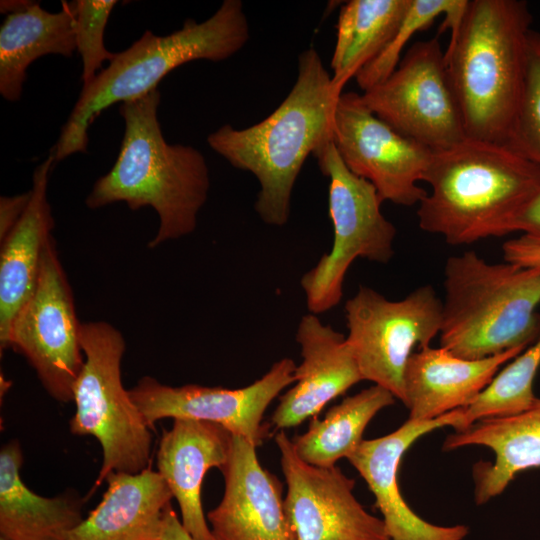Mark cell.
I'll list each match as a JSON object with an SVG mask.
<instances>
[{
	"mask_svg": "<svg viewBox=\"0 0 540 540\" xmlns=\"http://www.w3.org/2000/svg\"><path fill=\"white\" fill-rule=\"evenodd\" d=\"M341 93L319 53L308 48L299 54L291 91L268 117L244 129L225 124L207 137L212 150L256 177L260 189L254 208L266 224L287 223L292 191L306 158L332 140V118Z\"/></svg>",
	"mask_w": 540,
	"mask_h": 540,
	"instance_id": "6da1fadb",
	"label": "cell"
},
{
	"mask_svg": "<svg viewBox=\"0 0 540 540\" xmlns=\"http://www.w3.org/2000/svg\"><path fill=\"white\" fill-rule=\"evenodd\" d=\"M417 209L419 227L461 246L513 233L540 189V167L504 144L465 138L433 152Z\"/></svg>",
	"mask_w": 540,
	"mask_h": 540,
	"instance_id": "7a4b0ae2",
	"label": "cell"
},
{
	"mask_svg": "<svg viewBox=\"0 0 540 540\" xmlns=\"http://www.w3.org/2000/svg\"><path fill=\"white\" fill-rule=\"evenodd\" d=\"M160 97L154 89L121 104L124 135L118 157L85 200L90 209L116 202H125L131 210L152 207L159 228L149 248L192 233L210 188L204 155L165 140L158 120Z\"/></svg>",
	"mask_w": 540,
	"mask_h": 540,
	"instance_id": "3957f363",
	"label": "cell"
},
{
	"mask_svg": "<svg viewBox=\"0 0 540 540\" xmlns=\"http://www.w3.org/2000/svg\"><path fill=\"white\" fill-rule=\"evenodd\" d=\"M532 20L526 1L468 0L445 52L466 138L509 144Z\"/></svg>",
	"mask_w": 540,
	"mask_h": 540,
	"instance_id": "277c9868",
	"label": "cell"
},
{
	"mask_svg": "<svg viewBox=\"0 0 540 540\" xmlns=\"http://www.w3.org/2000/svg\"><path fill=\"white\" fill-rule=\"evenodd\" d=\"M249 37V23L240 0H224L208 19H186L182 28L169 35L146 30L83 86L51 151L55 162L87 151L89 126L111 105L157 89L159 82L182 64L226 60L239 52Z\"/></svg>",
	"mask_w": 540,
	"mask_h": 540,
	"instance_id": "5b68a950",
	"label": "cell"
},
{
	"mask_svg": "<svg viewBox=\"0 0 540 540\" xmlns=\"http://www.w3.org/2000/svg\"><path fill=\"white\" fill-rule=\"evenodd\" d=\"M440 346L465 359L526 349L540 338V269L489 263L475 251L444 266Z\"/></svg>",
	"mask_w": 540,
	"mask_h": 540,
	"instance_id": "8992f818",
	"label": "cell"
},
{
	"mask_svg": "<svg viewBox=\"0 0 540 540\" xmlns=\"http://www.w3.org/2000/svg\"><path fill=\"white\" fill-rule=\"evenodd\" d=\"M84 364L73 386L75 413L69 430L92 436L102 449V465L91 492L112 472L139 473L150 467L152 436L121 378L126 349L122 333L104 321L81 325Z\"/></svg>",
	"mask_w": 540,
	"mask_h": 540,
	"instance_id": "52a82bcc",
	"label": "cell"
},
{
	"mask_svg": "<svg viewBox=\"0 0 540 540\" xmlns=\"http://www.w3.org/2000/svg\"><path fill=\"white\" fill-rule=\"evenodd\" d=\"M312 156L329 178L328 213L333 226L331 250L300 280L309 313L318 315L339 304L346 273L357 258L378 263L392 259L396 228L382 214L383 200L376 188L345 166L332 140Z\"/></svg>",
	"mask_w": 540,
	"mask_h": 540,
	"instance_id": "ba28073f",
	"label": "cell"
},
{
	"mask_svg": "<svg viewBox=\"0 0 540 540\" xmlns=\"http://www.w3.org/2000/svg\"><path fill=\"white\" fill-rule=\"evenodd\" d=\"M346 341L363 380L404 400V373L414 349L430 346L440 333L442 300L422 285L400 300L359 286L345 303Z\"/></svg>",
	"mask_w": 540,
	"mask_h": 540,
	"instance_id": "9c48e42d",
	"label": "cell"
},
{
	"mask_svg": "<svg viewBox=\"0 0 540 540\" xmlns=\"http://www.w3.org/2000/svg\"><path fill=\"white\" fill-rule=\"evenodd\" d=\"M360 99L395 131L433 152L466 138L437 37L413 43L395 70Z\"/></svg>",
	"mask_w": 540,
	"mask_h": 540,
	"instance_id": "30bf717a",
	"label": "cell"
},
{
	"mask_svg": "<svg viewBox=\"0 0 540 540\" xmlns=\"http://www.w3.org/2000/svg\"><path fill=\"white\" fill-rule=\"evenodd\" d=\"M81 325L52 237L36 287L12 324L8 348L26 358L46 392L62 403L73 401V386L84 364Z\"/></svg>",
	"mask_w": 540,
	"mask_h": 540,
	"instance_id": "8fae6325",
	"label": "cell"
},
{
	"mask_svg": "<svg viewBox=\"0 0 540 540\" xmlns=\"http://www.w3.org/2000/svg\"><path fill=\"white\" fill-rule=\"evenodd\" d=\"M332 142L345 166L370 182L380 198L400 206L418 205L433 151L407 138L372 113L356 92H342L332 118Z\"/></svg>",
	"mask_w": 540,
	"mask_h": 540,
	"instance_id": "7c38bea8",
	"label": "cell"
},
{
	"mask_svg": "<svg viewBox=\"0 0 540 540\" xmlns=\"http://www.w3.org/2000/svg\"><path fill=\"white\" fill-rule=\"evenodd\" d=\"M295 362L282 358L250 385L237 389L187 384L173 387L144 376L129 390L149 427L161 419L216 423L259 447L268 437L263 416L271 402L295 382Z\"/></svg>",
	"mask_w": 540,
	"mask_h": 540,
	"instance_id": "4fadbf2b",
	"label": "cell"
},
{
	"mask_svg": "<svg viewBox=\"0 0 540 540\" xmlns=\"http://www.w3.org/2000/svg\"><path fill=\"white\" fill-rule=\"evenodd\" d=\"M275 443L287 486L284 511L292 540H390L383 520L364 509L353 494L354 480L339 467L306 463L283 430Z\"/></svg>",
	"mask_w": 540,
	"mask_h": 540,
	"instance_id": "5bb4252c",
	"label": "cell"
},
{
	"mask_svg": "<svg viewBox=\"0 0 540 540\" xmlns=\"http://www.w3.org/2000/svg\"><path fill=\"white\" fill-rule=\"evenodd\" d=\"M447 426L455 431L465 428L462 408L432 420L408 419L385 436L364 439L347 458L373 493L390 540H463L467 536V526H438L418 516L398 484L404 453L421 436Z\"/></svg>",
	"mask_w": 540,
	"mask_h": 540,
	"instance_id": "9a60e30c",
	"label": "cell"
},
{
	"mask_svg": "<svg viewBox=\"0 0 540 540\" xmlns=\"http://www.w3.org/2000/svg\"><path fill=\"white\" fill-rule=\"evenodd\" d=\"M256 446L233 435L221 472L224 493L207 513L214 540H292L281 481L260 464Z\"/></svg>",
	"mask_w": 540,
	"mask_h": 540,
	"instance_id": "2e32d148",
	"label": "cell"
},
{
	"mask_svg": "<svg viewBox=\"0 0 540 540\" xmlns=\"http://www.w3.org/2000/svg\"><path fill=\"white\" fill-rule=\"evenodd\" d=\"M296 341L302 361L295 369L292 388L280 396L271 422L279 431L298 426L317 415L331 400L362 381L346 336L317 315H304Z\"/></svg>",
	"mask_w": 540,
	"mask_h": 540,
	"instance_id": "e0dca14e",
	"label": "cell"
},
{
	"mask_svg": "<svg viewBox=\"0 0 540 540\" xmlns=\"http://www.w3.org/2000/svg\"><path fill=\"white\" fill-rule=\"evenodd\" d=\"M232 433L223 426L192 419H174L159 442L157 472L176 499L181 523L195 540H214L201 501V487L211 468L227 462Z\"/></svg>",
	"mask_w": 540,
	"mask_h": 540,
	"instance_id": "ac0fdd59",
	"label": "cell"
},
{
	"mask_svg": "<svg viewBox=\"0 0 540 540\" xmlns=\"http://www.w3.org/2000/svg\"><path fill=\"white\" fill-rule=\"evenodd\" d=\"M525 349L465 359L430 346L410 356L404 373V405L412 420H432L470 404L508 361Z\"/></svg>",
	"mask_w": 540,
	"mask_h": 540,
	"instance_id": "d6986e66",
	"label": "cell"
},
{
	"mask_svg": "<svg viewBox=\"0 0 540 540\" xmlns=\"http://www.w3.org/2000/svg\"><path fill=\"white\" fill-rule=\"evenodd\" d=\"M55 163L50 154L33 173L31 199L18 223L0 240V348L8 349L12 324L32 295L40 273L54 219L47 199L48 179Z\"/></svg>",
	"mask_w": 540,
	"mask_h": 540,
	"instance_id": "ffe728a7",
	"label": "cell"
},
{
	"mask_svg": "<svg viewBox=\"0 0 540 540\" xmlns=\"http://www.w3.org/2000/svg\"><path fill=\"white\" fill-rule=\"evenodd\" d=\"M98 505L66 540H160L164 513L173 495L150 467L139 473L112 472Z\"/></svg>",
	"mask_w": 540,
	"mask_h": 540,
	"instance_id": "44dd1931",
	"label": "cell"
},
{
	"mask_svg": "<svg viewBox=\"0 0 540 540\" xmlns=\"http://www.w3.org/2000/svg\"><path fill=\"white\" fill-rule=\"evenodd\" d=\"M479 445L494 453L492 462L473 467L475 501L481 505L501 494L517 474L540 467V398L526 411L480 420L446 437L443 450Z\"/></svg>",
	"mask_w": 540,
	"mask_h": 540,
	"instance_id": "7402d4cb",
	"label": "cell"
},
{
	"mask_svg": "<svg viewBox=\"0 0 540 540\" xmlns=\"http://www.w3.org/2000/svg\"><path fill=\"white\" fill-rule=\"evenodd\" d=\"M22 447L17 439L0 450V538L66 540L82 522L84 497L66 490L54 497L34 493L22 480Z\"/></svg>",
	"mask_w": 540,
	"mask_h": 540,
	"instance_id": "603a6c76",
	"label": "cell"
},
{
	"mask_svg": "<svg viewBox=\"0 0 540 540\" xmlns=\"http://www.w3.org/2000/svg\"><path fill=\"white\" fill-rule=\"evenodd\" d=\"M77 50L72 2L62 1L58 12L34 2L24 11L8 14L0 28V94L9 102L21 98L28 67L45 55L71 57Z\"/></svg>",
	"mask_w": 540,
	"mask_h": 540,
	"instance_id": "cb8c5ba5",
	"label": "cell"
},
{
	"mask_svg": "<svg viewBox=\"0 0 540 540\" xmlns=\"http://www.w3.org/2000/svg\"><path fill=\"white\" fill-rule=\"evenodd\" d=\"M411 0H350L339 12L331 68L341 92L349 79L376 58L401 25Z\"/></svg>",
	"mask_w": 540,
	"mask_h": 540,
	"instance_id": "d4e9b609",
	"label": "cell"
},
{
	"mask_svg": "<svg viewBox=\"0 0 540 540\" xmlns=\"http://www.w3.org/2000/svg\"><path fill=\"white\" fill-rule=\"evenodd\" d=\"M395 399L378 385L346 397L323 419L314 418L305 433L291 439L297 455L314 466H335L356 450L369 422L380 410L393 405Z\"/></svg>",
	"mask_w": 540,
	"mask_h": 540,
	"instance_id": "484cf974",
	"label": "cell"
},
{
	"mask_svg": "<svg viewBox=\"0 0 540 540\" xmlns=\"http://www.w3.org/2000/svg\"><path fill=\"white\" fill-rule=\"evenodd\" d=\"M539 366L540 338L497 372L483 391L462 408L465 429L480 420L513 416L528 410L537 400L533 382Z\"/></svg>",
	"mask_w": 540,
	"mask_h": 540,
	"instance_id": "4316f807",
	"label": "cell"
},
{
	"mask_svg": "<svg viewBox=\"0 0 540 540\" xmlns=\"http://www.w3.org/2000/svg\"><path fill=\"white\" fill-rule=\"evenodd\" d=\"M467 2L468 0H411L409 9L389 44L356 74L360 89L366 91L387 78L399 64L405 43L440 15L445 16L443 27L455 30L461 22Z\"/></svg>",
	"mask_w": 540,
	"mask_h": 540,
	"instance_id": "83f0119b",
	"label": "cell"
},
{
	"mask_svg": "<svg viewBox=\"0 0 540 540\" xmlns=\"http://www.w3.org/2000/svg\"><path fill=\"white\" fill-rule=\"evenodd\" d=\"M508 146L540 167V33L528 38L523 90Z\"/></svg>",
	"mask_w": 540,
	"mask_h": 540,
	"instance_id": "f1b7e54d",
	"label": "cell"
},
{
	"mask_svg": "<svg viewBox=\"0 0 540 540\" xmlns=\"http://www.w3.org/2000/svg\"><path fill=\"white\" fill-rule=\"evenodd\" d=\"M75 12L77 51L82 58L83 86L88 85L102 68L105 61L111 62L116 53L104 45V31L109 16L116 6L115 0L72 1Z\"/></svg>",
	"mask_w": 540,
	"mask_h": 540,
	"instance_id": "f546056e",
	"label": "cell"
},
{
	"mask_svg": "<svg viewBox=\"0 0 540 540\" xmlns=\"http://www.w3.org/2000/svg\"><path fill=\"white\" fill-rule=\"evenodd\" d=\"M503 259L521 267L540 269V237L522 234L504 242Z\"/></svg>",
	"mask_w": 540,
	"mask_h": 540,
	"instance_id": "4dcf8cb0",
	"label": "cell"
},
{
	"mask_svg": "<svg viewBox=\"0 0 540 540\" xmlns=\"http://www.w3.org/2000/svg\"><path fill=\"white\" fill-rule=\"evenodd\" d=\"M30 199L31 190L19 195L0 197V240L4 239L21 219Z\"/></svg>",
	"mask_w": 540,
	"mask_h": 540,
	"instance_id": "1f68e13d",
	"label": "cell"
},
{
	"mask_svg": "<svg viewBox=\"0 0 540 540\" xmlns=\"http://www.w3.org/2000/svg\"><path fill=\"white\" fill-rule=\"evenodd\" d=\"M514 232L540 237V189L516 218Z\"/></svg>",
	"mask_w": 540,
	"mask_h": 540,
	"instance_id": "d6a6232c",
	"label": "cell"
},
{
	"mask_svg": "<svg viewBox=\"0 0 540 540\" xmlns=\"http://www.w3.org/2000/svg\"><path fill=\"white\" fill-rule=\"evenodd\" d=\"M160 540H195L185 530L171 504L164 513L163 532Z\"/></svg>",
	"mask_w": 540,
	"mask_h": 540,
	"instance_id": "836d02e7",
	"label": "cell"
},
{
	"mask_svg": "<svg viewBox=\"0 0 540 540\" xmlns=\"http://www.w3.org/2000/svg\"><path fill=\"white\" fill-rule=\"evenodd\" d=\"M34 2L33 1H22V0H13V1H1L0 4V11L1 13H17L26 10L29 8Z\"/></svg>",
	"mask_w": 540,
	"mask_h": 540,
	"instance_id": "e575fe53",
	"label": "cell"
},
{
	"mask_svg": "<svg viewBox=\"0 0 540 540\" xmlns=\"http://www.w3.org/2000/svg\"><path fill=\"white\" fill-rule=\"evenodd\" d=\"M0 540H4V539L0 538Z\"/></svg>",
	"mask_w": 540,
	"mask_h": 540,
	"instance_id": "d590c367",
	"label": "cell"
}]
</instances>
